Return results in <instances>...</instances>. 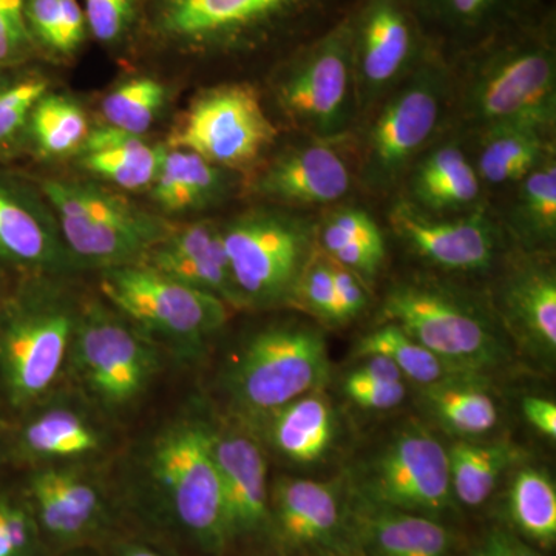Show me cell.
Returning a JSON list of instances; mask_svg holds the SVG:
<instances>
[{"label": "cell", "instance_id": "16", "mask_svg": "<svg viewBox=\"0 0 556 556\" xmlns=\"http://www.w3.org/2000/svg\"><path fill=\"white\" fill-rule=\"evenodd\" d=\"M345 138L306 137L266 164L254 181L265 200L292 207L331 206L345 199L357 177L343 153Z\"/></svg>", "mask_w": 556, "mask_h": 556}, {"label": "cell", "instance_id": "43", "mask_svg": "<svg viewBox=\"0 0 556 556\" xmlns=\"http://www.w3.org/2000/svg\"><path fill=\"white\" fill-rule=\"evenodd\" d=\"M87 30L105 46L126 38L137 24L138 0H84Z\"/></svg>", "mask_w": 556, "mask_h": 556}, {"label": "cell", "instance_id": "44", "mask_svg": "<svg viewBox=\"0 0 556 556\" xmlns=\"http://www.w3.org/2000/svg\"><path fill=\"white\" fill-rule=\"evenodd\" d=\"M35 49L25 22L24 0H0V73L22 64Z\"/></svg>", "mask_w": 556, "mask_h": 556}, {"label": "cell", "instance_id": "28", "mask_svg": "<svg viewBox=\"0 0 556 556\" xmlns=\"http://www.w3.org/2000/svg\"><path fill=\"white\" fill-rule=\"evenodd\" d=\"M31 493L43 526L54 536H78L100 514L98 493L73 471H40L33 479Z\"/></svg>", "mask_w": 556, "mask_h": 556}, {"label": "cell", "instance_id": "35", "mask_svg": "<svg viewBox=\"0 0 556 556\" xmlns=\"http://www.w3.org/2000/svg\"><path fill=\"white\" fill-rule=\"evenodd\" d=\"M371 354L390 358L401 369L404 378L415 380L424 387L437 386L450 379L470 378L450 367L441 357L393 324L380 325L357 343L356 357L364 358Z\"/></svg>", "mask_w": 556, "mask_h": 556}, {"label": "cell", "instance_id": "30", "mask_svg": "<svg viewBox=\"0 0 556 556\" xmlns=\"http://www.w3.org/2000/svg\"><path fill=\"white\" fill-rule=\"evenodd\" d=\"M424 399L438 422L457 437H484L500 420L495 401L479 378L450 379L426 387Z\"/></svg>", "mask_w": 556, "mask_h": 556}, {"label": "cell", "instance_id": "9", "mask_svg": "<svg viewBox=\"0 0 556 556\" xmlns=\"http://www.w3.org/2000/svg\"><path fill=\"white\" fill-rule=\"evenodd\" d=\"M152 475L179 525L204 546H225L228 533L211 428L192 420L167 428L153 445Z\"/></svg>", "mask_w": 556, "mask_h": 556}, {"label": "cell", "instance_id": "39", "mask_svg": "<svg viewBox=\"0 0 556 556\" xmlns=\"http://www.w3.org/2000/svg\"><path fill=\"white\" fill-rule=\"evenodd\" d=\"M25 447L35 455L75 457L98 448V437L75 413L56 409L25 428Z\"/></svg>", "mask_w": 556, "mask_h": 556}, {"label": "cell", "instance_id": "12", "mask_svg": "<svg viewBox=\"0 0 556 556\" xmlns=\"http://www.w3.org/2000/svg\"><path fill=\"white\" fill-rule=\"evenodd\" d=\"M105 298L142 327L181 340H201L229 318L217 295L181 283L144 263L108 268L101 281Z\"/></svg>", "mask_w": 556, "mask_h": 556}, {"label": "cell", "instance_id": "41", "mask_svg": "<svg viewBox=\"0 0 556 556\" xmlns=\"http://www.w3.org/2000/svg\"><path fill=\"white\" fill-rule=\"evenodd\" d=\"M49 90V84L39 76H22L0 84V146L7 144L25 126L31 110Z\"/></svg>", "mask_w": 556, "mask_h": 556}, {"label": "cell", "instance_id": "52", "mask_svg": "<svg viewBox=\"0 0 556 556\" xmlns=\"http://www.w3.org/2000/svg\"><path fill=\"white\" fill-rule=\"evenodd\" d=\"M124 556H160V555L155 554V552L148 551V548L135 547V548H130V551L127 552V554Z\"/></svg>", "mask_w": 556, "mask_h": 556}, {"label": "cell", "instance_id": "15", "mask_svg": "<svg viewBox=\"0 0 556 556\" xmlns=\"http://www.w3.org/2000/svg\"><path fill=\"white\" fill-rule=\"evenodd\" d=\"M390 223L397 239L428 265L481 273L495 263L501 229L484 206L438 217L401 200L391 208Z\"/></svg>", "mask_w": 556, "mask_h": 556}, {"label": "cell", "instance_id": "11", "mask_svg": "<svg viewBox=\"0 0 556 556\" xmlns=\"http://www.w3.org/2000/svg\"><path fill=\"white\" fill-rule=\"evenodd\" d=\"M278 135L252 84H222L201 91L172 131V149H185L226 170L254 166Z\"/></svg>", "mask_w": 556, "mask_h": 556}, {"label": "cell", "instance_id": "53", "mask_svg": "<svg viewBox=\"0 0 556 556\" xmlns=\"http://www.w3.org/2000/svg\"><path fill=\"white\" fill-rule=\"evenodd\" d=\"M471 556H490V555L486 554V552L484 551V547H479L478 551H475L473 555H471Z\"/></svg>", "mask_w": 556, "mask_h": 556}, {"label": "cell", "instance_id": "50", "mask_svg": "<svg viewBox=\"0 0 556 556\" xmlns=\"http://www.w3.org/2000/svg\"><path fill=\"white\" fill-rule=\"evenodd\" d=\"M482 547L490 556H543L521 538L503 529L492 530Z\"/></svg>", "mask_w": 556, "mask_h": 556}, {"label": "cell", "instance_id": "2", "mask_svg": "<svg viewBox=\"0 0 556 556\" xmlns=\"http://www.w3.org/2000/svg\"><path fill=\"white\" fill-rule=\"evenodd\" d=\"M382 324H393L441 357L460 375L482 379L508 361L495 311L466 289L427 277H412L390 288L380 308Z\"/></svg>", "mask_w": 556, "mask_h": 556}, {"label": "cell", "instance_id": "31", "mask_svg": "<svg viewBox=\"0 0 556 556\" xmlns=\"http://www.w3.org/2000/svg\"><path fill=\"white\" fill-rule=\"evenodd\" d=\"M519 456L521 453L510 442H457L448 450L453 496L468 507L481 506Z\"/></svg>", "mask_w": 556, "mask_h": 556}, {"label": "cell", "instance_id": "8", "mask_svg": "<svg viewBox=\"0 0 556 556\" xmlns=\"http://www.w3.org/2000/svg\"><path fill=\"white\" fill-rule=\"evenodd\" d=\"M334 0H150L153 28L179 46L236 50L266 42Z\"/></svg>", "mask_w": 556, "mask_h": 556}, {"label": "cell", "instance_id": "5", "mask_svg": "<svg viewBox=\"0 0 556 556\" xmlns=\"http://www.w3.org/2000/svg\"><path fill=\"white\" fill-rule=\"evenodd\" d=\"M222 230L241 306L288 303L317 247V223L280 208L260 207Z\"/></svg>", "mask_w": 556, "mask_h": 556}, {"label": "cell", "instance_id": "40", "mask_svg": "<svg viewBox=\"0 0 556 556\" xmlns=\"http://www.w3.org/2000/svg\"><path fill=\"white\" fill-rule=\"evenodd\" d=\"M288 303L318 320L338 324L331 260L320 248L311 254Z\"/></svg>", "mask_w": 556, "mask_h": 556}, {"label": "cell", "instance_id": "13", "mask_svg": "<svg viewBox=\"0 0 556 556\" xmlns=\"http://www.w3.org/2000/svg\"><path fill=\"white\" fill-rule=\"evenodd\" d=\"M364 493L383 506L437 519L452 507L448 450L420 427L391 439L365 471Z\"/></svg>", "mask_w": 556, "mask_h": 556}, {"label": "cell", "instance_id": "46", "mask_svg": "<svg viewBox=\"0 0 556 556\" xmlns=\"http://www.w3.org/2000/svg\"><path fill=\"white\" fill-rule=\"evenodd\" d=\"M345 393L361 408L387 412L404 401L407 396V387L404 382H369L350 375L345 380Z\"/></svg>", "mask_w": 556, "mask_h": 556}, {"label": "cell", "instance_id": "29", "mask_svg": "<svg viewBox=\"0 0 556 556\" xmlns=\"http://www.w3.org/2000/svg\"><path fill=\"white\" fill-rule=\"evenodd\" d=\"M274 447L295 463H314L334 438V415L320 391L305 394L269 417Z\"/></svg>", "mask_w": 556, "mask_h": 556}, {"label": "cell", "instance_id": "21", "mask_svg": "<svg viewBox=\"0 0 556 556\" xmlns=\"http://www.w3.org/2000/svg\"><path fill=\"white\" fill-rule=\"evenodd\" d=\"M144 265L181 283L217 295L229 306H241L230 276L223 230L212 222L172 229L166 239L150 249Z\"/></svg>", "mask_w": 556, "mask_h": 556}, {"label": "cell", "instance_id": "20", "mask_svg": "<svg viewBox=\"0 0 556 556\" xmlns=\"http://www.w3.org/2000/svg\"><path fill=\"white\" fill-rule=\"evenodd\" d=\"M228 538L251 535L269 521L266 460L257 442L239 431L211 428Z\"/></svg>", "mask_w": 556, "mask_h": 556}, {"label": "cell", "instance_id": "1", "mask_svg": "<svg viewBox=\"0 0 556 556\" xmlns=\"http://www.w3.org/2000/svg\"><path fill=\"white\" fill-rule=\"evenodd\" d=\"M448 62L452 113L473 134L503 124L555 129L556 43L551 17L500 33Z\"/></svg>", "mask_w": 556, "mask_h": 556}, {"label": "cell", "instance_id": "22", "mask_svg": "<svg viewBox=\"0 0 556 556\" xmlns=\"http://www.w3.org/2000/svg\"><path fill=\"white\" fill-rule=\"evenodd\" d=\"M351 529L365 556H452L453 538L437 519L354 495Z\"/></svg>", "mask_w": 556, "mask_h": 556}, {"label": "cell", "instance_id": "24", "mask_svg": "<svg viewBox=\"0 0 556 556\" xmlns=\"http://www.w3.org/2000/svg\"><path fill=\"white\" fill-rule=\"evenodd\" d=\"M281 535L298 546H332L342 535L343 518L334 484L283 478L273 495Z\"/></svg>", "mask_w": 556, "mask_h": 556}, {"label": "cell", "instance_id": "3", "mask_svg": "<svg viewBox=\"0 0 556 556\" xmlns=\"http://www.w3.org/2000/svg\"><path fill=\"white\" fill-rule=\"evenodd\" d=\"M452 105V67L434 49L367 116L356 167L361 185L375 193L396 188L434 144Z\"/></svg>", "mask_w": 556, "mask_h": 556}, {"label": "cell", "instance_id": "17", "mask_svg": "<svg viewBox=\"0 0 556 556\" xmlns=\"http://www.w3.org/2000/svg\"><path fill=\"white\" fill-rule=\"evenodd\" d=\"M72 318L61 311L22 314L0 340V362L14 402L35 401L58 375L73 338Z\"/></svg>", "mask_w": 556, "mask_h": 556}, {"label": "cell", "instance_id": "34", "mask_svg": "<svg viewBox=\"0 0 556 556\" xmlns=\"http://www.w3.org/2000/svg\"><path fill=\"white\" fill-rule=\"evenodd\" d=\"M511 522L529 540L552 546L556 540V490L554 481L535 467L515 473L507 492Z\"/></svg>", "mask_w": 556, "mask_h": 556}, {"label": "cell", "instance_id": "27", "mask_svg": "<svg viewBox=\"0 0 556 556\" xmlns=\"http://www.w3.org/2000/svg\"><path fill=\"white\" fill-rule=\"evenodd\" d=\"M80 150L87 170L126 190L152 186L164 155V149L112 126L90 130Z\"/></svg>", "mask_w": 556, "mask_h": 556}, {"label": "cell", "instance_id": "47", "mask_svg": "<svg viewBox=\"0 0 556 556\" xmlns=\"http://www.w3.org/2000/svg\"><path fill=\"white\" fill-rule=\"evenodd\" d=\"M328 257L353 270L367 283L378 276L386 262V244H369L364 241H348L331 251L325 252Z\"/></svg>", "mask_w": 556, "mask_h": 556}, {"label": "cell", "instance_id": "23", "mask_svg": "<svg viewBox=\"0 0 556 556\" xmlns=\"http://www.w3.org/2000/svg\"><path fill=\"white\" fill-rule=\"evenodd\" d=\"M407 200L427 214L457 215L481 204L482 186L473 161L455 139L433 144L407 174Z\"/></svg>", "mask_w": 556, "mask_h": 556}, {"label": "cell", "instance_id": "42", "mask_svg": "<svg viewBox=\"0 0 556 556\" xmlns=\"http://www.w3.org/2000/svg\"><path fill=\"white\" fill-rule=\"evenodd\" d=\"M348 241H364L369 244H386L378 223L365 208L342 206L329 212L317 225V247L331 251Z\"/></svg>", "mask_w": 556, "mask_h": 556}, {"label": "cell", "instance_id": "6", "mask_svg": "<svg viewBox=\"0 0 556 556\" xmlns=\"http://www.w3.org/2000/svg\"><path fill=\"white\" fill-rule=\"evenodd\" d=\"M281 112L306 137L345 138L358 119L350 16L320 33L281 70Z\"/></svg>", "mask_w": 556, "mask_h": 556}, {"label": "cell", "instance_id": "14", "mask_svg": "<svg viewBox=\"0 0 556 556\" xmlns=\"http://www.w3.org/2000/svg\"><path fill=\"white\" fill-rule=\"evenodd\" d=\"M76 371L102 405L116 408L134 402L148 387L155 356L131 329L104 314H89L73 329Z\"/></svg>", "mask_w": 556, "mask_h": 556}, {"label": "cell", "instance_id": "10", "mask_svg": "<svg viewBox=\"0 0 556 556\" xmlns=\"http://www.w3.org/2000/svg\"><path fill=\"white\" fill-rule=\"evenodd\" d=\"M348 16L358 119H365L437 47L412 0H357Z\"/></svg>", "mask_w": 556, "mask_h": 556}, {"label": "cell", "instance_id": "7", "mask_svg": "<svg viewBox=\"0 0 556 556\" xmlns=\"http://www.w3.org/2000/svg\"><path fill=\"white\" fill-rule=\"evenodd\" d=\"M42 188L68 248L90 265H130L174 229L124 197L90 182L47 179Z\"/></svg>", "mask_w": 556, "mask_h": 556}, {"label": "cell", "instance_id": "45", "mask_svg": "<svg viewBox=\"0 0 556 556\" xmlns=\"http://www.w3.org/2000/svg\"><path fill=\"white\" fill-rule=\"evenodd\" d=\"M332 283H334L336 318L338 324L353 320L364 313L369 302L367 283L353 270L339 265L331 257Z\"/></svg>", "mask_w": 556, "mask_h": 556}, {"label": "cell", "instance_id": "49", "mask_svg": "<svg viewBox=\"0 0 556 556\" xmlns=\"http://www.w3.org/2000/svg\"><path fill=\"white\" fill-rule=\"evenodd\" d=\"M527 422L548 439L556 438V405L548 399L529 396L522 401Z\"/></svg>", "mask_w": 556, "mask_h": 556}, {"label": "cell", "instance_id": "32", "mask_svg": "<svg viewBox=\"0 0 556 556\" xmlns=\"http://www.w3.org/2000/svg\"><path fill=\"white\" fill-rule=\"evenodd\" d=\"M507 226L526 247H551L556 239V156L515 185Z\"/></svg>", "mask_w": 556, "mask_h": 556}, {"label": "cell", "instance_id": "33", "mask_svg": "<svg viewBox=\"0 0 556 556\" xmlns=\"http://www.w3.org/2000/svg\"><path fill=\"white\" fill-rule=\"evenodd\" d=\"M0 257L43 265L54 257L46 223L24 197L0 182Z\"/></svg>", "mask_w": 556, "mask_h": 556}, {"label": "cell", "instance_id": "25", "mask_svg": "<svg viewBox=\"0 0 556 556\" xmlns=\"http://www.w3.org/2000/svg\"><path fill=\"white\" fill-rule=\"evenodd\" d=\"M473 161L482 186L517 185L526 175L555 156V129L533 124H503L477 131Z\"/></svg>", "mask_w": 556, "mask_h": 556}, {"label": "cell", "instance_id": "19", "mask_svg": "<svg viewBox=\"0 0 556 556\" xmlns=\"http://www.w3.org/2000/svg\"><path fill=\"white\" fill-rule=\"evenodd\" d=\"M428 39L445 60L500 33L543 20L538 0H412Z\"/></svg>", "mask_w": 556, "mask_h": 556}, {"label": "cell", "instance_id": "4", "mask_svg": "<svg viewBox=\"0 0 556 556\" xmlns=\"http://www.w3.org/2000/svg\"><path fill=\"white\" fill-rule=\"evenodd\" d=\"M328 376L324 332L311 325L283 324L248 340L230 369L228 388L239 412L269 419L295 399L320 391Z\"/></svg>", "mask_w": 556, "mask_h": 556}, {"label": "cell", "instance_id": "38", "mask_svg": "<svg viewBox=\"0 0 556 556\" xmlns=\"http://www.w3.org/2000/svg\"><path fill=\"white\" fill-rule=\"evenodd\" d=\"M166 102V87L160 80L139 76L110 91L102 102L108 126L141 137L159 118Z\"/></svg>", "mask_w": 556, "mask_h": 556}, {"label": "cell", "instance_id": "51", "mask_svg": "<svg viewBox=\"0 0 556 556\" xmlns=\"http://www.w3.org/2000/svg\"><path fill=\"white\" fill-rule=\"evenodd\" d=\"M364 358V364L357 369H354L351 375L356 376L358 379L369 380V382H404V376H402L401 369H399L390 358L380 356V354H371V356Z\"/></svg>", "mask_w": 556, "mask_h": 556}, {"label": "cell", "instance_id": "37", "mask_svg": "<svg viewBox=\"0 0 556 556\" xmlns=\"http://www.w3.org/2000/svg\"><path fill=\"white\" fill-rule=\"evenodd\" d=\"M24 13L35 47L61 56L75 53L89 31L78 0H24Z\"/></svg>", "mask_w": 556, "mask_h": 556}, {"label": "cell", "instance_id": "48", "mask_svg": "<svg viewBox=\"0 0 556 556\" xmlns=\"http://www.w3.org/2000/svg\"><path fill=\"white\" fill-rule=\"evenodd\" d=\"M30 543L27 515L21 508L0 501V556H24Z\"/></svg>", "mask_w": 556, "mask_h": 556}, {"label": "cell", "instance_id": "36", "mask_svg": "<svg viewBox=\"0 0 556 556\" xmlns=\"http://www.w3.org/2000/svg\"><path fill=\"white\" fill-rule=\"evenodd\" d=\"M30 131L46 155L60 156L83 148L90 134L86 112L70 98L47 91L31 110Z\"/></svg>", "mask_w": 556, "mask_h": 556}, {"label": "cell", "instance_id": "26", "mask_svg": "<svg viewBox=\"0 0 556 556\" xmlns=\"http://www.w3.org/2000/svg\"><path fill=\"white\" fill-rule=\"evenodd\" d=\"M228 170L185 149L164 150L152 199L167 214H189L215 206L228 197Z\"/></svg>", "mask_w": 556, "mask_h": 556}, {"label": "cell", "instance_id": "18", "mask_svg": "<svg viewBox=\"0 0 556 556\" xmlns=\"http://www.w3.org/2000/svg\"><path fill=\"white\" fill-rule=\"evenodd\" d=\"M493 311L515 340L536 357L556 351V274L548 260L525 255L500 280Z\"/></svg>", "mask_w": 556, "mask_h": 556}]
</instances>
